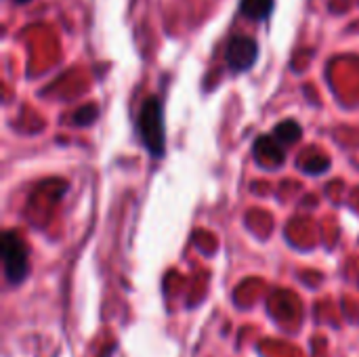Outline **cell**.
<instances>
[{"label": "cell", "instance_id": "obj_1", "mask_svg": "<svg viewBox=\"0 0 359 357\" xmlns=\"http://www.w3.org/2000/svg\"><path fill=\"white\" fill-rule=\"evenodd\" d=\"M137 133L141 143L154 158H162L166 151V126H164V107L160 97L149 95L137 114Z\"/></svg>", "mask_w": 359, "mask_h": 357}, {"label": "cell", "instance_id": "obj_2", "mask_svg": "<svg viewBox=\"0 0 359 357\" xmlns=\"http://www.w3.org/2000/svg\"><path fill=\"white\" fill-rule=\"evenodd\" d=\"M2 263H4V278L8 284H21L27 276V248L25 242L17 231L2 234Z\"/></svg>", "mask_w": 359, "mask_h": 357}, {"label": "cell", "instance_id": "obj_3", "mask_svg": "<svg viewBox=\"0 0 359 357\" xmlns=\"http://www.w3.org/2000/svg\"><path fill=\"white\" fill-rule=\"evenodd\" d=\"M259 57V42L252 36H231L225 48V61L233 72H246L257 63Z\"/></svg>", "mask_w": 359, "mask_h": 357}, {"label": "cell", "instance_id": "obj_4", "mask_svg": "<svg viewBox=\"0 0 359 357\" xmlns=\"http://www.w3.org/2000/svg\"><path fill=\"white\" fill-rule=\"evenodd\" d=\"M252 154H255V160L269 170L280 168L286 160V147L273 137V133L261 135L252 145Z\"/></svg>", "mask_w": 359, "mask_h": 357}, {"label": "cell", "instance_id": "obj_5", "mask_svg": "<svg viewBox=\"0 0 359 357\" xmlns=\"http://www.w3.org/2000/svg\"><path fill=\"white\" fill-rule=\"evenodd\" d=\"M240 13L248 19L263 21L273 13V0H240Z\"/></svg>", "mask_w": 359, "mask_h": 357}, {"label": "cell", "instance_id": "obj_6", "mask_svg": "<svg viewBox=\"0 0 359 357\" xmlns=\"http://www.w3.org/2000/svg\"><path fill=\"white\" fill-rule=\"evenodd\" d=\"M301 126L294 122V120H284V122H280L276 128H273V137L284 145V147H288V145H294L299 139H301Z\"/></svg>", "mask_w": 359, "mask_h": 357}, {"label": "cell", "instance_id": "obj_7", "mask_svg": "<svg viewBox=\"0 0 359 357\" xmlns=\"http://www.w3.org/2000/svg\"><path fill=\"white\" fill-rule=\"evenodd\" d=\"M299 166H301L305 173H309V175H322V173H326V170H328V166H330V160H328L326 156L313 154V156H309V160H305V162H299Z\"/></svg>", "mask_w": 359, "mask_h": 357}, {"label": "cell", "instance_id": "obj_8", "mask_svg": "<svg viewBox=\"0 0 359 357\" xmlns=\"http://www.w3.org/2000/svg\"><path fill=\"white\" fill-rule=\"evenodd\" d=\"M97 118V107L95 105H84L82 109H78L76 114H74V124H78V126H82V124H93V120Z\"/></svg>", "mask_w": 359, "mask_h": 357}, {"label": "cell", "instance_id": "obj_9", "mask_svg": "<svg viewBox=\"0 0 359 357\" xmlns=\"http://www.w3.org/2000/svg\"><path fill=\"white\" fill-rule=\"evenodd\" d=\"M13 2H17V4H25V2H29V0H13Z\"/></svg>", "mask_w": 359, "mask_h": 357}]
</instances>
